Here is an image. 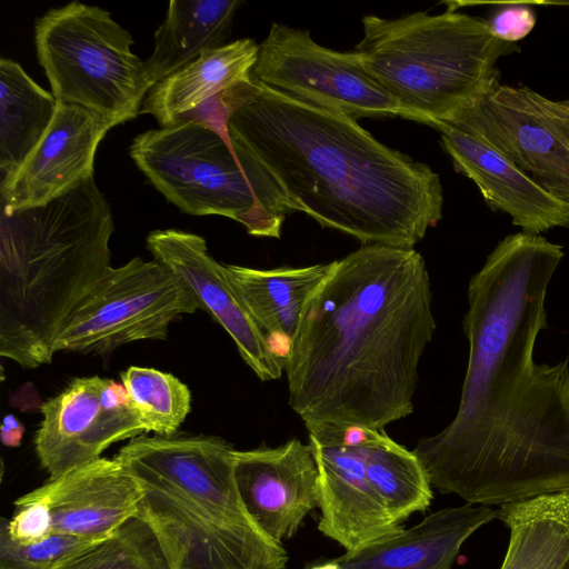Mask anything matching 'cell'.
Returning <instances> with one entry per match:
<instances>
[{"label": "cell", "mask_w": 569, "mask_h": 569, "mask_svg": "<svg viewBox=\"0 0 569 569\" xmlns=\"http://www.w3.org/2000/svg\"><path fill=\"white\" fill-rule=\"evenodd\" d=\"M563 257L561 244L520 231L500 240L471 277L457 412L412 450L440 493L501 507L569 492L568 361L533 359Z\"/></svg>", "instance_id": "1"}, {"label": "cell", "mask_w": 569, "mask_h": 569, "mask_svg": "<svg viewBox=\"0 0 569 569\" xmlns=\"http://www.w3.org/2000/svg\"><path fill=\"white\" fill-rule=\"evenodd\" d=\"M436 327L423 257L362 244L331 262L305 308L283 356L289 406L307 429L385 430L413 412Z\"/></svg>", "instance_id": "2"}, {"label": "cell", "mask_w": 569, "mask_h": 569, "mask_svg": "<svg viewBox=\"0 0 569 569\" xmlns=\"http://www.w3.org/2000/svg\"><path fill=\"white\" fill-rule=\"evenodd\" d=\"M227 129L276 181L291 212L362 244L413 248L441 219L439 174L385 146L351 117L253 80Z\"/></svg>", "instance_id": "3"}, {"label": "cell", "mask_w": 569, "mask_h": 569, "mask_svg": "<svg viewBox=\"0 0 569 569\" xmlns=\"http://www.w3.org/2000/svg\"><path fill=\"white\" fill-rule=\"evenodd\" d=\"M110 206L90 177L0 221V356L32 369L52 361L61 331L110 266Z\"/></svg>", "instance_id": "4"}, {"label": "cell", "mask_w": 569, "mask_h": 569, "mask_svg": "<svg viewBox=\"0 0 569 569\" xmlns=\"http://www.w3.org/2000/svg\"><path fill=\"white\" fill-rule=\"evenodd\" d=\"M234 450L219 437L143 433L116 455L140 486L138 516L171 569H287V550L240 498Z\"/></svg>", "instance_id": "5"}, {"label": "cell", "mask_w": 569, "mask_h": 569, "mask_svg": "<svg viewBox=\"0 0 569 569\" xmlns=\"http://www.w3.org/2000/svg\"><path fill=\"white\" fill-rule=\"evenodd\" d=\"M355 47L367 73L410 120L436 127L483 97L499 81L500 58L518 52L487 20L448 9L396 19L362 18Z\"/></svg>", "instance_id": "6"}, {"label": "cell", "mask_w": 569, "mask_h": 569, "mask_svg": "<svg viewBox=\"0 0 569 569\" xmlns=\"http://www.w3.org/2000/svg\"><path fill=\"white\" fill-rule=\"evenodd\" d=\"M132 160L168 201L194 216L217 214L249 234L280 238L288 203L270 174L229 136L188 122L138 134Z\"/></svg>", "instance_id": "7"}, {"label": "cell", "mask_w": 569, "mask_h": 569, "mask_svg": "<svg viewBox=\"0 0 569 569\" xmlns=\"http://www.w3.org/2000/svg\"><path fill=\"white\" fill-rule=\"evenodd\" d=\"M38 60L54 98L87 109L111 128L138 116L152 88L131 34L99 7L50 9L34 26Z\"/></svg>", "instance_id": "8"}, {"label": "cell", "mask_w": 569, "mask_h": 569, "mask_svg": "<svg viewBox=\"0 0 569 569\" xmlns=\"http://www.w3.org/2000/svg\"><path fill=\"white\" fill-rule=\"evenodd\" d=\"M199 307L186 284L156 259L109 267L72 315L56 352L108 353L130 342L164 339L170 325Z\"/></svg>", "instance_id": "9"}, {"label": "cell", "mask_w": 569, "mask_h": 569, "mask_svg": "<svg viewBox=\"0 0 569 569\" xmlns=\"http://www.w3.org/2000/svg\"><path fill=\"white\" fill-rule=\"evenodd\" d=\"M251 78L303 103L351 117L409 119L365 70L358 54L315 42L309 31L272 23Z\"/></svg>", "instance_id": "10"}, {"label": "cell", "mask_w": 569, "mask_h": 569, "mask_svg": "<svg viewBox=\"0 0 569 569\" xmlns=\"http://www.w3.org/2000/svg\"><path fill=\"white\" fill-rule=\"evenodd\" d=\"M447 121L482 138L545 190L569 203V138L550 99L526 86L497 81Z\"/></svg>", "instance_id": "11"}, {"label": "cell", "mask_w": 569, "mask_h": 569, "mask_svg": "<svg viewBox=\"0 0 569 569\" xmlns=\"http://www.w3.org/2000/svg\"><path fill=\"white\" fill-rule=\"evenodd\" d=\"M34 449L49 478L101 457L112 443L146 433L121 382L73 379L41 406Z\"/></svg>", "instance_id": "12"}, {"label": "cell", "mask_w": 569, "mask_h": 569, "mask_svg": "<svg viewBox=\"0 0 569 569\" xmlns=\"http://www.w3.org/2000/svg\"><path fill=\"white\" fill-rule=\"evenodd\" d=\"M318 471V530L356 552L399 533L403 527L382 506L369 485L360 446L361 427L307 429Z\"/></svg>", "instance_id": "13"}, {"label": "cell", "mask_w": 569, "mask_h": 569, "mask_svg": "<svg viewBox=\"0 0 569 569\" xmlns=\"http://www.w3.org/2000/svg\"><path fill=\"white\" fill-rule=\"evenodd\" d=\"M147 248L186 284L199 309L227 331L260 380L281 378L283 357L276 352L226 277L223 263L209 254L204 238L176 229L154 230L147 237Z\"/></svg>", "instance_id": "14"}, {"label": "cell", "mask_w": 569, "mask_h": 569, "mask_svg": "<svg viewBox=\"0 0 569 569\" xmlns=\"http://www.w3.org/2000/svg\"><path fill=\"white\" fill-rule=\"evenodd\" d=\"M234 479L246 510L282 543L319 508L318 466L309 443L293 438L277 447L234 450Z\"/></svg>", "instance_id": "15"}, {"label": "cell", "mask_w": 569, "mask_h": 569, "mask_svg": "<svg viewBox=\"0 0 569 569\" xmlns=\"http://www.w3.org/2000/svg\"><path fill=\"white\" fill-rule=\"evenodd\" d=\"M111 126L81 107L58 101L54 118L22 166L1 181V207L41 206L93 177L98 146Z\"/></svg>", "instance_id": "16"}, {"label": "cell", "mask_w": 569, "mask_h": 569, "mask_svg": "<svg viewBox=\"0 0 569 569\" xmlns=\"http://www.w3.org/2000/svg\"><path fill=\"white\" fill-rule=\"evenodd\" d=\"M435 128L456 170L476 183L492 210L509 214L512 224L527 233L569 228V203L545 190L490 143L451 121Z\"/></svg>", "instance_id": "17"}, {"label": "cell", "mask_w": 569, "mask_h": 569, "mask_svg": "<svg viewBox=\"0 0 569 569\" xmlns=\"http://www.w3.org/2000/svg\"><path fill=\"white\" fill-rule=\"evenodd\" d=\"M49 508L53 532L103 540L138 516L141 489L114 456L78 466L30 491Z\"/></svg>", "instance_id": "18"}, {"label": "cell", "mask_w": 569, "mask_h": 569, "mask_svg": "<svg viewBox=\"0 0 569 569\" xmlns=\"http://www.w3.org/2000/svg\"><path fill=\"white\" fill-rule=\"evenodd\" d=\"M497 518V510L465 503L441 508L411 528L336 558L343 569H451L463 543Z\"/></svg>", "instance_id": "19"}, {"label": "cell", "mask_w": 569, "mask_h": 569, "mask_svg": "<svg viewBox=\"0 0 569 569\" xmlns=\"http://www.w3.org/2000/svg\"><path fill=\"white\" fill-rule=\"evenodd\" d=\"M259 44L246 38L202 53L198 59L156 83L140 113L151 114L161 127L174 126L231 87L251 80Z\"/></svg>", "instance_id": "20"}, {"label": "cell", "mask_w": 569, "mask_h": 569, "mask_svg": "<svg viewBox=\"0 0 569 569\" xmlns=\"http://www.w3.org/2000/svg\"><path fill=\"white\" fill-rule=\"evenodd\" d=\"M330 267L331 262L274 269L223 264V272L268 340L278 338L289 346Z\"/></svg>", "instance_id": "21"}, {"label": "cell", "mask_w": 569, "mask_h": 569, "mask_svg": "<svg viewBox=\"0 0 569 569\" xmlns=\"http://www.w3.org/2000/svg\"><path fill=\"white\" fill-rule=\"evenodd\" d=\"M238 0H171L164 21L154 33V49L144 61L153 87L202 53L224 46Z\"/></svg>", "instance_id": "22"}, {"label": "cell", "mask_w": 569, "mask_h": 569, "mask_svg": "<svg viewBox=\"0 0 569 569\" xmlns=\"http://www.w3.org/2000/svg\"><path fill=\"white\" fill-rule=\"evenodd\" d=\"M497 518L509 531L499 569H569V492L503 505Z\"/></svg>", "instance_id": "23"}, {"label": "cell", "mask_w": 569, "mask_h": 569, "mask_svg": "<svg viewBox=\"0 0 569 569\" xmlns=\"http://www.w3.org/2000/svg\"><path fill=\"white\" fill-rule=\"evenodd\" d=\"M57 109L54 96L36 83L18 62L1 58L0 168L3 178L13 174L34 150Z\"/></svg>", "instance_id": "24"}, {"label": "cell", "mask_w": 569, "mask_h": 569, "mask_svg": "<svg viewBox=\"0 0 569 569\" xmlns=\"http://www.w3.org/2000/svg\"><path fill=\"white\" fill-rule=\"evenodd\" d=\"M366 475L373 492L398 522L426 511L433 499L429 477L413 451L385 430L363 428L360 441Z\"/></svg>", "instance_id": "25"}, {"label": "cell", "mask_w": 569, "mask_h": 569, "mask_svg": "<svg viewBox=\"0 0 569 569\" xmlns=\"http://www.w3.org/2000/svg\"><path fill=\"white\" fill-rule=\"evenodd\" d=\"M120 377L146 433L174 435L191 410L188 386L172 373L148 367L131 366Z\"/></svg>", "instance_id": "26"}, {"label": "cell", "mask_w": 569, "mask_h": 569, "mask_svg": "<svg viewBox=\"0 0 569 569\" xmlns=\"http://www.w3.org/2000/svg\"><path fill=\"white\" fill-rule=\"evenodd\" d=\"M52 569H171L151 527L136 516Z\"/></svg>", "instance_id": "27"}, {"label": "cell", "mask_w": 569, "mask_h": 569, "mask_svg": "<svg viewBox=\"0 0 569 569\" xmlns=\"http://www.w3.org/2000/svg\"><path fill=\"white\" fill-rule=\"evenodd\" d=\"M98 541L52 532L31 543L14 541L0 527V569H52Z\"/></svg>", "instance_id": "28"}, {"label": "cell", "mask_w": 569, "mask_h": 569, "mask_svg": "<svg viewBox=\"0 0 569 569\" xmlns=\"http://www.w3.org/2000/svg\"><path fill=\"white\" fill-rule=\"evenodd\" d=\"M14 506L12 518H2L0 525L14 541L31 543L53 532L50 510L42 500L28 492L17 499Z\"/></svg>", "instance_id": "29"}, {"label": "cell", "mask_w": 569, "mask_h": 569, "mask_svg": "<svg viewBox=\"0 0 569 569\" xmlns=\"http://www.w3.org/2000/svg\"><path fill=\"white\" fill-rule=\"evenodd\" d=\"M487 21L496 38L516 43L532 31L536 24V14L533 9L526 3H512L497 10Z\"/></svg>", "instance_id": "30"}, {"label": "cell", "mask_w": 569, "mask_h": 569, "mask_svg": "<svg viewBox=\"0 0 569 569\" xmlns=\"http://www.w3.org/2000/svg\"><path fill=\"white\" fill-rule=\"evenodd\" d=\"M24 427L12 415L3 418L1 426V440L4 446L18 447L21 442Z\"/></svg>", "instance_id": "31"}, {"label": "cell", "mask_w": 569, "mask_h": 569, "mask_svg": "<svg viewBox=\"0 0 569 569\" xmlns=\"http://www.w3.org/2000/svg\"><path fill=\"white\" fill-rule=\"evenodd\" d=\"M552 112L569 138V112L562 109L558 101L550 100Z\"/></svg>", "instance_id": "32"}, {"label": "cell", "mask_w": 569, "mask_h": 569, "mask_svg": "<svg viewBox=\"0 0 569 569\" xmlns=\"http://www.w3.org/2000/svg\"><path fill=\"white\" fill-rule=\"evenodd\" d=\"M305 569H343L341 565L335 559H328L322 561H315L309 563Z\"/></svg>", "instance_id": "33"}, {"label": "cell", "mask_w": 569, "mask_h": 569, "mask_svg": "<svg viewBox=\"0 0 569 569\" xmlns=\"http://www.w3.org/2000/svg\"><path fill=\"white\" fill-rule=\"evenodd\" d=\"M558 102H559V104H560V107L562 109H565L566 111L569 112V99L568 100H561V101H558Z\"/></svg>", "instance_id": "34"}]
</instances>
